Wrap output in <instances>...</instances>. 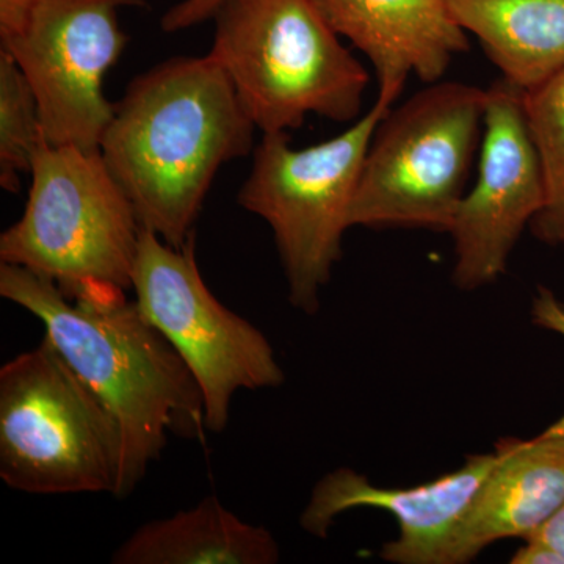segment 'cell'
I'll list each match as a JSON object with an SVG mask.
<instances>
[{"mask_svg": "<svg viewBox=\"0 0 564 564\" xmlns=\"http://www.w3.org/2000/svg\"><path fill=\"white\" fill-rule=\"evenodd\" d=\"M126 291L70 300L22 267L0 262V296L35 315L44 337L109 408L122 434L117 499L135 491L170 434L203 440L202 389L172 343Z\"/></svg>", "mask_w": 564, "mask_h": 564, "instance_id": "cell-1", "label": "cell"}, {"mask_svg": "<svg viewBox=\"0 0 564 564\" xmlns=\"http://www.w3.org/2000/svg\"><path fill=\"white\" fill-rule=\"evenodd\" d=\"M256 131L220 63L210 54L173 57L113 102L99 151L141 228L181 248L195 236L215 176L250 154Z\"/></svg>", "mask_w": 564, "mask_h": 564, "instance_id": "cell-2", "label": "cell"}, {"mask_svg": "<svg viewBox=\"0 0 564 564\" xmlns=\"http://www.w3.org/2000/svg\"><path fill=\"white\" fill-rule=\"evenodd\" d=\"M209 54L262 133L359 117L369 73L311 0H223Z\"/></svg>", "mask_w": 564, "mask_h": 564, "instance_id": "cell-3", "label": "cell"}, {"mask_svg": "<svg viewBox=\"0 0 564 564\" xmlns=\"http://www.w3.org/2000/svg\"><path fill=\"white\" fill-rule=\"evenodd\" d=\"M20 220L0 236V262L46 278L70 300L131 291L141 225L101 151L44 139Z\"/></svg>", "mask_w": 564, "mask_h": 564, "instance_id": "cell-4", "label": "cell"}, {"mask_svg": "<svg viewBox=\"0 0 564 564\" xmlns=\"http://www.w3.org/2000/svg\"><path fill=\"white\" fill-rule=\"evenodd\" d=\"M122 434L90 386L43 337L0 369V478L32 496H117Z\"/></svg>", "mask_w": 564, "mask_h": 564, "instance_id": "cell-5", "label": "cell"}, {"mask_svg": "<svg viewBox=\"0 0 564 564\" xmlns=\"http://www.w3.org/2000/svg\"><path fill=\"white\" fill-rule=\"evenodd\" d=\"M393 99L378 95L351 128L314 147L293 150L288 132L262 133L237 202L272 229L288 281L289 302L306 315L321 311L322 293L343 258L350 207L375 129Z\"/></svg>", "mask_w": 564, "mask_h": 564, "instance_id": "cell-6", "label": "cell"}, {"mask_svg": "<svg viewBox=\"0 0 564 564\" xmlns=\"http://www.w3.org/2000/svg\"><path fill=\"white\" fill-rule=\"evenodd\" d=\"M488 91L436 82L375 129L350 207V228L448 232L466 195Z\"/></svg>", "mask_w": 564, "mask_h": 564, "instance_id": "cell-7", "label": "cell"}, {"mask_svg": "<svg viewBox=\"0 0 564 564\" xmlns=\"http://www.w3.org/2000/svg\"><path fill=\"white\" fill-rule=\"evenodd\" d=\"M131 291L141 313L176 348L202 389L207 432H225L237 392L285 383L269 339L218 302L204 282L196 234L174 248L141 229Z\"/></svg>", "mask_w": 564, "mask_h": 564, "instance_id": "cell-8", "label": "cell"}, {"mask_svg": "<svg viewBox=\"0 0 564 564\" xmlns=\"http://www.w3.org/2000/svg\"><path fill=\"white\" fill-rule=\"evenodd\" d=\"M147 6V0H35L22 31L2 41L35 93L51 144L99 151L113 117L104 79L128 44L120 11Z\"/></svg>", "mask_w": 564, "mask_h": 564, "instance_id": "cell-9", "label": "cell"}, {"mask_svg": "<svg viewBox=\"0 0 564 564\" xmlns=\"http://www.w3.org/2000/svg\"><path fill=\"white\" fill-rule=\"evenodd\" d=\"M478 174L456 210L452 282L474 292L500 280L522 232L545 203V176L524 107V91L488 88Z\"/></svg>", "mask_w": 564, "mask_h": 564, "instance_id": "cell-10", "label": "cell"}, {"mask_svg": "<svg viewBox=\"0 0 564 564\" xmlns=\"http://www.w3.org/2000/svg\"><path fill=\"white\" fill-rule=\"evenodd\" d=\"M497 462L499 452L494 447L491 454L467 456L458 469L410 488L378 486L351 467H339L314 486L300 525L307 534L326 538L336 519L348 511H384L397 522L399 536L381 547L383 562L445 564L456 530Z\"/></svg>", "mask_w": 564, "mask_h": 564, "instance_id": "cell-11", "label": "cell"}, {"mask_svg": "<svg viewBox=\"0 0 564 564\" xmlns=\"http://www.w3.org/2000/svg\"><path fill=\"white\" fill-rule=\"evenodd\" d=\"M340 39L369 58L378 95L395 101L408 76L443 79L456 54L469 50L467 32L448 0H311Z\"/></svg>", "mask_w": 564, "mask_h": 564, "instance_id": "cell-12", "label": "cell"}, {"mask_svg": "<svg viewBox=\"0 0 564 564\" xmlns=\"http://www.w3.org/2000/svg\"><path fill=\"white\" fill-rule=\"evenodd\" d=\"M499 462L470 505L445 564L474 562L503 540H525L564 503V415L533 440L503 437Z\"/></svg>", "mask_w": 564, "mask_h": 564, "instance_id": "cell-13", "label": "cell"}, {"mask_svg": "<svg viewBox=\"0 0 564 564\" xmlns=\"http://www.w3.org/2000/svg\"><path fill=\"white\" fill-rule=\"evenodd\" d=\"M276 538L250 524L220 502L204 497L188 510L148 522L113 552V564H274Z\"/></svg>", "mask_w": 564, "mask_h": 564, "instance_id": "cell-14", "label": "cell"}, {"mask_svg": "<svg viewBox=\"0 0 564 564\" xmlns=\"http://www.w3.org/2000/svg\"><path fill=\"white\" fill-rule=\"evenodd\" d=\"M502 79L521 91L564 68V0H448Z\"/></svg>", "mask_w": 564, "mask_h": 564, "instance_id": "cell-15", "label": "cell"}, {"mask_svg": "<svg viewBox=\"0 0 564 564\" xmlns=\"http://www.w3.org/2000/svg\"><path fill=\"white\" fill-rule=\"evenodd\" d=\"M530 132L545 176V203L530 231L545 245H564V68L524 93Z\"/></svg>", "mask_w": 564, "mask_h": 564, "instance_id": "cell-16", "label": "cell"}, {"mask_svg": "<svg viewBox=\"0 0 564 564\" xmlns=\"http://www.w3.org/2000/svg\"><path fill=\"white\" fill-rule=\"evenodd\" d=\"M44 140L40 107L31 84L13 55L0 50V185L21 191V176L31 173L33 155Z\"/></svg>", "mask_w": 564, "mask_h": 564, "instance_id": "cell-17", "label": "cell"}, {"mask_svg": "<svg viewBox=\"0 0 564 564\" xmlns=\"http://www.w3.org/2000/svg\"><path fill=\"white\" fill-rule=\"evenodd\" d=\"M511 556L513 564H564V503Z\"/></svg>", "mask_w": 564, "mask_h": 564, "instance_id": "cell-18", "label": "cell"}, {"mask_svg": "<svg viewBox=\"0 0 564 564\" xmlns=\"http://www.w3.org/2000/svg\"><path fill=\"white\" fill-rule=\"evenodd\" d=\"M223 0H181L162 17L163 32L176 33L187 31L214 18Z\"/></svg>", "mask_w": 564, "mask_h": 564, "instance_id": "cell-19", "label": "cell"}, {"mask_svg": "<svg viewBox=\"0 0 564 564\" xmlns=\"http://www.w3.org/2000/svg\"><path fill=\"white\" fill-rule=\"evenodd\" d=\"M35 0H0V40L17 35L24 28Z\"/></svg>", "mask_w": 564, "mask_h": 564, "instance_id": "cell-20", "label": "cell"}]
</instances>
